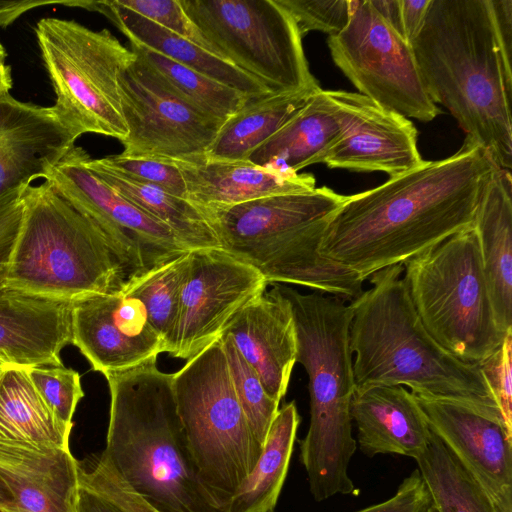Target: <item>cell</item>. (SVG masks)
<instances>
[{
	"instance_id": "cell-51",
	"label": "cell",
	"mask_w": 512,
	"mask_h": 512,
	"mask_svg": "<svg viewBox=\"0 0 512 512\" xmlns=\"http://www.w3.org/2000/svg\"><path fill=\"white\" fill-rule=\"evenodd\" d=\"M6 59V51L3 47V45L0 43V64L5 63Z\"/></svg>"
},
{
	"instance_id": "cell-53",
	"label": "cell",
	"mask_w": 512,
	"mask_h": 512,
	"mask_svg": "<svg viewBox=\"0 0 512 512\" xmlns=\"http://www.w3.org/2000/svg\"><path fill=\"white\" fill-rule=\"evenodd\" d=\"M3 367H4V365L0 364V375L2 373Z\"/></svg>"
},
{
	"instance_id": "cell-7",
	"label": "cell",
	"mask_w": 512,
	"mask_h": 512,
	"mask_svg": "<svg viewBox=\"0 0 512 512\" xmlns=\"http://www.w3.org/2000/svg\"><path fill=\"white\" fill-rule=\"evenodd\" d=\"M22 200L6 287L65 301L126 289L125 270L104 234L49 181L27 187Z\"/></svg>"
},
{
	"instance_id": "cell-5",
	"label": "cell",
	"mask_w": 512,
	"mask_h": 512,
	"mask_svg": "<svg viewBox=\"0 0 512 512\" xmlns=\"http://www.w3.org/2000/svg\"><path fill=\"white\" fill-rule=\"evenodd\" d=\"M275 288L290 304L297 357L308 375L310 423L300 444V460L316 501L355 494L348 466L357 448L350 407L356 386L350 348L352 311L344 300L314 291Z\"/></svg>"
},
{
	"instance_id": "cell-9",
	"label": "cell",
	"mask_w": 512,
	"mask_h": 512,
	"mask_svg": "<svg viewBox=\"0 0 512 512\" xmlns=\"http://www.w3.org/2000/svg\"><path fill=\"white\" fill-rule=\"evenodd\" d=\"M173 389L199 474L226 507L257 464L263 446L238 401L221 338L173 374Z\"/></svg>"
},
{
	"instance_id": "cell-22",
	"label": "cell",
	"mask_w": 512,
	"mask_h": 512,
	"mask_svg": "<svg viewBox=\"0 0 512 512\" xmlns=\"http://www.w3.org/2000/svg\"><path fill=\"white\" fill-rule=\"evenodd\" d=\"M79 466L70 449L0 440V478L15 512H76Z\"/></svg>"
},
{
	"instance_id": "cell-46",
	"label": "cell",
	"mask_w": 512,
	"mask_h": 512,
	"mask_svg": "<svg viewBox=\"0 0 512 512\" xmlns=\"http://www.w3.org/2000/svg\"><path fill=\"white\" fill-rule=\"evenodd\" d=\"M61 4L62 1H0V27H6L14 22L21 14L38 6Z\"/></svg>"
},
{
	"instance_id": "cell-24",
	"label": "cell",
	"mask_w": 512,
	"mask_h": 512,
	"mask_svg": "<svg viewBox=\"0 0 512 512\" xmlns=\"http://www.w3.org/2000/svg\"><path fill=\"white\" fill-rule=\"evenodd\" d=\"M186 199L199 209L229 207L278 194L314 190L310 173L281 172L248 160H210L205 157L180 161Z\"/></svg>"
},
{
	"instance_id": "cell-12",
	"label": "cell",
	"mask_w": 512,
	"mask_h": 512,
	"mask_svg": "<svg viewBox=\"0 0 512 512\" xmlns=\"http://www.w3.org/2000/svg\"><path fill=\"white\" fill-rule=\"evenodd\" d=\"M352 13L327 45L335 65L358 93L406 118L432 121L440 110L427 94L411 43L390 27L370 0H352Z\"/></svg>"
},
{
	"instance_id": "cell-39",
	"label": "cell",
	"mask_w": 512,
	"mask_h": 512,
	"mask_svg": "<svg viewBox=\"0 0 512 512\" xmlns=\"http://www.w3.org/2000/svg\"><path fill=\"white\" fill-rule=\"evenodd\" d=\"M79 483L106 499L118 512H159L99 460L89 469L79 466Z\"/></svg>"
},
{
	"instance_id": "cell-18",
	"label": "cell",
	"mask_w": 512,
	"mask_h": 512,
	"mask_svg": "<svg viewBox=\"0 0 512 512\" xmlns=\"http://www.w3.org/2000/svg\"><path fill=\"white\" fill-rule=\"evenodd\" d=\"M72 344L103 375L140 365L164 352L142 303L123 291L72 301Z\"/></svg>"
},
{
	"instance_id": "cell-23",
	"label": "cell",
	"mask_w": 512,
	"mask_h": 512,
	"mask_svg": "<svg viewBox=\"0 0 512 512\" xmlns=\"http://www.w3.org/2000/svg\"><path fill=\"white\" fill-rule=\"evenodd\" d=\"M350 414L359 448L368 457L398 454L415 460L432 437L416 397L404 386L355 389Z\"/></svg>"
},
{
	"instance_id": "cell-43",
	"label": "cell",
	"mask_w": 512,
	"mask_h": 512,
	"mask_svg": "<svg viewBox=\"0 0 512 512\" xmlns=\"http://www.w3.org/2000/svg\"><path fill=\"white\" fill-rule=\"evenodd\" d=\"M430 502L421 474L415 469L404 478L391 498L356 512H423Z\"/></svg>"
},
{
	"instance_id": "cell-33",
	"label": "cell",
	"mask_w": 512,
	"mask_h": 512,
	"mask_svg": "<svg viewBox=\"0 0 512 512\" xmlns=\"http://www.w3.org/2000/svg\"><path fill=\"white\" fill-rule=\"evenodd\" d=\"M130 47L172 94L211 119L223 123L249 100L244 94L164 55L133 43Z\"/></svg>"
},
{
	"instance_id": "cell-38",
	"label": "cell",
	"mask_w": 512,
	"mask_h": 512,
	"mask_svg": "<svg viewBox=\"0 0 512 512\" xmlns=\"http://www.w3.org/2000/svg\"><path fill=\"white\" fill-rule=\"evenodd\" d=\"M294 19L301 36L320 31L335 36L347 26L350 0H277Z\"/></svg>"
},
{
	"instance_id": "cell-41",
	"label": "cell",
	"mask_w": 512,
	"mask_h": 512,
	"mask_svg": "<svg viewBox=\"0 0 512 512\" xmlns=\"http://www.w3.org/2000/svg\"><path fill=\"white\" fill-rule=\"evenodd\" d=\"M507 430L512 433V330L500 347L479 364Z\"/></svg>"
},
{
	"instance_id": "cell-29",
	"label": "cell",
	"mask_w": 512,
	"mask_h": 512,
	"mask_svg": "<svg viewBox=\"0 0 512 512\" xmlns=\"http://www.w3.org/2000/svg\"><path fill=\"white\" fill-rule=\"evenodd\" d=\"M319 90L320 87L249 99L223 122L205 158L247 160L253 150L281 129Z\"/></svg>"
},
{
	"instance_id": "cell-26",
	"label": "cell",
	"mask_w": 512,
	"mask_h": 512,
	"mask_svg": "<svg viewBox=\"0 0 512 512\" xmlns=\"http://www.w3.org/2000/svg\"><path fill=\"white\" fill-rule=\"evenodd\" d=\"M498 327L512 330V176L497 167L482 195L474 226Z\"/></svg>"
},
{
	"instance_id": "cell-15",
	"label": "cell",
	"mask_w": 512,
	"mask_h": 512,
	"mask_svg": "<svg viewBox=\"0 0 512 512\" xmlns=\"http://www.w3.org/2000/svg\"><path fill=\"white\" fill-rule=\"evenodd\" d=\"M172 357L190 360L220 339L228 323L268 285L252 266L222 248L189 251Z\"/></svg>"
},
{
	"instance_id": "cell-11",
	"label": "cell",
	"mask_w": 512,
	"mask_h": 512,
	"mask_svg": "<svg viewBox=\"0 0 512 512\" xmlns=\"http://www.w3.org/2000/svg\"><path fill=\"white\" fill-rule=\"evenodd\" d=\"M207 49L272 93L319 88L302 36L277 0H179Z\"/></svg>"
},
{
	"instance_id": "cell-50",
	"label": "cell",
	"mask_w": 512,
	"mask_h": 512,
	"mask_svg": "<svg viewBox=\"0 0 512 512\" xmlns=\"http://www.w3.org/2000/svg\"><path fill=\"white\" fill-rule=\"evenodd\" d=\"M12 86L11 68L7 64H0V96L9 93Z\"/></svg>"
},
{
	"instance_id": "cell-35",
	"label": "cell",
	"mask_w": 512,
	"mask_h": 512,
	"mask_svg": "<svg viewBox=\"0 0 512 512\" xmlns=\"http://www.w3.org/2000/svg\"><path fill=\"white\" fill-rule=\"evenodd\" d=\"M233 386L252 433L263 446L269 428L279 410L255 370L246 362L228 334L221 336Z\"/></svg>"
},
{
	"instance_id": "cell-10",
	"label": "cell",
	"mask_w": 512,
	"mask_h": 512,
	"mask_svg": "<svg viewBox=\"0 0 512 512\" xmlns=\"http://www.w3.org/2000/svg\"><path fill=\"white\" fill-rule=\"evenodd\" d=\"M56 101L59 121L75 139L98 133L123 140L119 73L135 57L109 30H91L74 20L43 18L35 28Z\"/></svg>"
},
{
	"instance_id": "cell-2",
	"label": "cell",
	"mask_w": 512,
	"mask_h": 512,
	"mask_svg": "<svg viewBox=\"0 0 512 512\" xmlns=\"http://www.w3.org/2000/svg\"><path fill=\"white\" fill-rule=\"evenodd\" d=\"M156 361L104 375L110 416L98 460L159 512H226L193 459L173 374L159 370Z\"/></svg>"
},
{
	"instance_id": "cell-25",
	"label": "cell",
	"mask_w": 512,
	"mask_h": 512,
	"mask_svg": "<svg viewBox=\"0 0 512 512\" xmlns=\"http://www.w3.org/2000/svg\"><path fill=\"white\" fill-rule=\"evenodd\" d=\"M68 6H79L97 11L109 18L129 39L130 43L155 51L165 57L201 73L249 99L272 92L260 81L243 72L212 52L198 46L159 25L122 7L113 1H70Z\"/></svg>"
},
{
	"instance_id": "cell-13",
	"label": "cell",
	"mask_w": 512,
	"mask_h": 512,
	"mask_svg": "<svg viewBox=\"0 0 512 512\" xmlns=\"http://www.w3.org/2000/svg\"><path fill=\"white\" fill-rule=\"evenodd\" d=\"M88 157L74 145L46 180L101 230L125 270L127 287L187 251L165 225L98 178Z\"/></svg>"
},
{
	"instance_id": "cell-16",
	"label": "cell",
	"mask_w": 512,
	"mask_h": 512,
	"mask_svg": "<svg viewBox=\"0 0 512 512\" xmlns=\"http://www.w3.org/2000/svg\"><path fill=\"white\" fill-rule=\"evenodd\" d=\"M341 128L323 163L356 172H385L390 178L419 166L418 132L406 117L358 92L326 90Z\"/></svg>"
},
{
	"instance_id": "cell-21",
	"label": "cell",
	"mask_w": 512,
	"mask_h": 512,
	"mask_svg": "<svg viewBox=\"0 0 512 512\" xmlns=\"http://www.w3.org/2000/svg\"><path fill=\"white\" fill-rule=\"evenodd\" d=\"M224 333L258 374L267 394L280 402L297 357L295 322L287 299L274 286L243 307Z\"/></svg>"
},
{
	"instance_id": "cell-37",
	"label": "cell",
	"mask_w": 512,
	"mask_h": 512,
	"mask_svg": "<svg viewBox=\"0 0 512 512\" xmlns=\"http://www.w3.org/2000/svg\"><path fill=\"white\" fill-rule=\"evenodd\" d=\"M100 159L104 164L128 178L159 187L186 199V184L179 167L173 160L122 154L109 155Z\"/></svg>"
},
{
	"instance_id": "cell-48",
	"label": "cell",
	"mask_w": 512,
	"mask_h": 512,
	"mask_svg": "<svg viewBox=\"0 0 512 512\" xmlns=\"http://www.w3.org/2000/svg\"><path fill=\"white\" fill-rule=\"evenodd\" d=\"M372 7L380 17L398 34L404 37L401 1L400 0H370ZM405 38V37H404Z\"/></svg>"
},
{
	"instance_id": "cell-36",
	"label": "cell",
	"mask_w": 512,
	"mask_h": 512,
	"mask_svg": "<svg viewBox=\"0 0 512 512\" xmlns=\"http://www.w3.org/2000/svg\"><path fill=\"white\" fill-rule=\"evenodd\" d=\"M37 392L64 424L73 427V415L79 401L84 397L80 374L59 366H40L26 369Z\"/></svg>"
},
{
	"instance_id": "cell-14",
	"label": "cell",
	"mask_w": 512,
	"mask_h": 512,
	"mask_svg": "<svg viewBox=\"0 0 512 512\" xmlns=\"http://www.w3.org/2000/svg\"><path fill=\"white\" fill-rule=\"evenodd\" d=\"M118 87L128 130L120 141L122 155L180 161L205 157L222 122L172 94L136 56L119 73Z\"/></svg>"
},
{
	"instance_id": "cell-47",
	"label": "cell",
	"mask_w": 512,
	"mask_h": 512,
	"mask_svg": "<svg viewBox=\"0 0 512 512\" xmlns=\"http://www.w3.org/2000/svg\"><path fill=\"white\" fill-rule=\"evenodd\" d=\"M76 512H118L106 499L79 483Z\"/></svg>"
},
{
	"instance_id": "cell-44",
	"label": "cell",
	"mask_w": 512,
	"mask_h": 512,
	"mask_svg": "<svg viewBox=\"0 0 512 512\" xmlns=\"http://www.w3.org/2000/svg\"><path fill=\"white\" fill-rule=\"evenodd\" d=\"M489 5L504 76L512 87V0H489Z\"/></svg>"
},
{
	"instance_id": "cell-8",
	"label": "cell",
	"mask_w": 512,
	"mask_h": 512,
	"mask_svg": "<svg viewBox=\"0 0 512 512\" xmlns=\"http://www.w3.org/2000/svg\"><path fill=\"white\" fill-rule=\"evenodd\" d=\"M414 309L432 338L458 359L480 364L502 344L474 228L403 264Z\"/></svg>"
},
{
	"instance_id": "cell-28",
	"label": "cell",
	"mask_w": 512,
	"mask_h": 512,
	"mask_svg": "<svg viewBox=\"0 0 512 512\" xmlns=\"http://www.w3.org/2000/svg\"><path fill=\"white\" fill-rule=\"evenodd\" d=\"M88 168L104 183L147 215L165 225L187 251L221 248L217 235L202 211L185 198L159 187L135 181L104 164L86 160Z\"/></svg>"
},
{
	"instance_id": "cell-40",
	"label": "cell",
	"mask_w": 512,
	"mask_h": 512,
	"mask_svg": "<svg viewBox=\"0 0 512 512\" xmlns=\"http://www.w3.org/2000/svg\"><path fill=\"white\" fill-rule=\"evenodd\" d=\"M116 1L122 7L208 50L199 30L187 16L179 0Z\"/></svg>"
},
{
	"instance_id": "cell-17",
	"label": "cell",
	"mask_w": 512,
	"mask_h": 512,
	"mask_svg": "<svg viewBox=\"0 0 512 512\" xmlns=\"http://www.w3.org/2000/svg\"><path fill=\"white\" fill-rule=\"evenodd\" d=\"M414 396L432 433L482 485L499 512H512V433L501 414Z\"/></svg>"
},
{
	"instance_id": "cell-1",
	"label": "cell",
	"mask_w": 512,
	"mask_h": 512,
	"mask_svg": "<svg viewBox=\"0 0 512 512\" xmlns=\"http://www.w3.org/2000/svg\"><path fill=\"white\" fill-rule=\"evenodd\" d=\"M498 166L465 138L453 155L423 161L373 189L346 196L329 217L320 252L363 281L473 228Z\"/></svg>"
},
{
	"instance_id": "cell-27",
	"label": "cell",
	"mask_w": 512,
	"mask_h": 512,
	"mask_svg": "<svg viewBox=\"0 0 512 512\" xmlns=\"http://www.w3.org/2000/svg\"><path fill=\"white\" fill-rule=\"evenodd\" d=\"M340 135L334 105L321 89L247 160L273 170L298 173L304 167L323 163Z\"/></svg>"
},
{
	"instance_id": "cell-31",
	"label": "cell",
	"mask_w": 512,
	"mask_h": 512,
	"mask_svg": "<svg viewBox=\"0 0 512 512\" xmlns=\"http://www.w3.org/2000/svg\"><path fill=\"white\" fill-rule=\"evenodd\" d=\"M299 423L293 401L278 410L257 464L228 501L226 512H273L288 472Z\"/></svg>"
},
{
	"instance_id": "cell-19",
	"label": "cell",
	"mask_w": 512,
	"mask_h": 512,
	"mask_svg": "<svg viewBox=\"0 0 512 512\" xmlns=\"http://www.w3.org/2000/svg\"><path fill=\"white\" fill-rule=\"evenodd\" d=\"M75 140L52 107L0 96V199L46 180Z\"/></svg>"
},
{
	"instance_id": "cell-52",
	"label": "cell",
	"mask_w": 512,
	"mask_h": 512,
	"mask_svg": "<svg viewBox=\"0 0 512 512\" xmlns=\"http://www.w3.org/2000/svg\"><path fill=\"white\" fill-rule=\"evenodd\" d=\"M423 512H438L435 506L430 502V504L426 507Z\"/></svg>"
},
{
	"instance_id": "cell-30",
	"label": "cell",
	"mask_w": 512,
	"mask_h": 512,
	"mask_svg": "<svg viewBox=\"0 0 512 512\" xmlns=\"http://www.w3.org/2000/svg\"><path fill=\"white\" fill-rule=\"evenodd\" d=\"M72 427L45 404L26 368L4 366L0 375V440L69 448Z\"/></svg>"
},
{
	"instance_id": "cell-42",
	"label": "cell",
	"mask_w": 512,
	"mask_h": 512,
	"mask_svg": "<svg viewBox=\"0 0 512 512\" xmlns=\"http://www.w3.org/2000/svg\"><path fill=\"white\" fill-rule=\"evenodd\" d=\"M23 191L0 199V290L6 287L10 258L22 221Z\"/></svg>"
},
{
	"instance_id": "cell-32",
	"label": "cell",
	"mask_w": 512,
	"mask_h": 512,
	"mask_svg": "<svg viewBox=\"0 0 512 512\" xmlns=\"http://www.w3.org/2000/svg\"><path fill=\"white\" fill-rule=\"evenodd\" d=\"M415 461L438 512H499L482 485L433 433Z\"/></svg>"
},
{
	"instance_id": "cell-49",
	"label": "cell",
	"mask_w": 512,
	"mask_h": 512,
	"mask_svg": "<svg viewBox=\"0 0 512 512\" xmlns=\"http://www.w3.org/2000/svg\"><path fill=\"white\" fill-rule=\"evenodd\" d=\"M0 512H15V502L6 487L4 482L0 478Z\"/></svg>"
},
{
	"instance_id": "cell-20",
	"label": "cell",
	"mask_w": 512,
	"mask_h": 512,
	"mask_svg": "<svg viewBox=\"0 0 512 512\" xmlns=\"http://www.w3.org/2000/svg\"><path fill=\"white\" fill-rule=\"evenodd\" d=\"M72 344V301L5 287L0 290V364L20 368L62 365Z\"/></svg>"
},
{
	"instance_id": "cell-4",
	"label": "cell",
	"mask_w": 512,
	"mask_h": 512,
	"mask_svg": "<svg viewBox=\"0 0 512 512\" xmlns=\"http://www.w3.org/2000/svg\"><path fill=\"white\" fill-rule=\"evenodd\" d=\"M368 280L372 286L349 304L356 389L407 386L419 397L500 413L480 365L449 353L422 325L403 279V265L381 269Z\"/></svg>"
},
{
	"instance_id": "cell-34",
	"label": "cell",
	"mask_w": 512,
	"mask_h": 512,
	"mask_svg": "<svg viewBox=\"0 0 512 512\" xmlns=\"http://www.w3.org/2000/svg\"><path fill=\"white\" fill-rule=\"evenodd\" d=\"M189 251L148 272L131 283L124 293L139 300L147 317L171 355L183 286L189 272Z\"/></svg>"
},
{
	"instance_id": "cell-6",
	"label": "cell",
	"mask_w": 512,
	"mask_h": 512,
	"mask_svg": "<svg viewBox=\"0 0 512 512\" xmlns=\"http://www.w3.org/2000/svg\"><path fill=\"white\" fill-rule=\"evenodd\" d=\"M345 199L323 186L201 211L221 248L255 268L268 284L300 285L354 300L364 281L320 252L329 217Z\"/></svg>"
},
{
	"instance_id": "cell-45",
	"label": "cell",
	"mask_w": 512,
	"mask_h": 512,
	"mask_svg": "<svg viewBox=\"0 0 512 512\" xmlns=\"http://www.w3.org/2000/svg\"><path fill=\"white\" fill-rule=\"evenodd\" d=\"M405 39L411 41L423 26L431 0H400Z\"/></svg>"
},
{
	"instance_id": "cell-3",
	"label": "cell",
	"mask_w": 512,
	"mask_h": 512,
	"mask_svg": "<svg viewBox=\"0 0 512 512\" xmlns=\"http://www.w3.org/2000/svg\"><path fill=\"white\" fill-rule=\"evenodd\" d=\"M425 90L496 165L512 168L510 87L495 40L489 0H431L411 41Z\"/></svg>"
}]
</instances>
